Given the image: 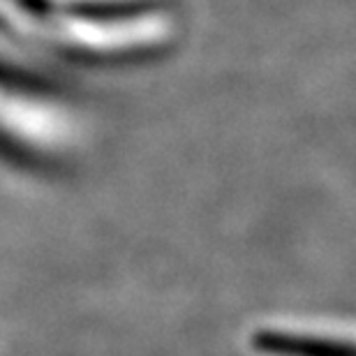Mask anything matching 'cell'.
Listing matches in <instances>:
<instances>
[{
	"label": "cell",
	"mask_w": 356,
	"mask_h": 356,
	"mask_svg": "<svg viewBox=\"0 0 356 356\" xmlns=\"http://www.w3.org/2000/svg\"><path fill=\"white\" fill-rule=\"evenodd\" d=\"M250 343L261 356H354L350 340L287 329H259Z\"/></svg>",
	"instance_id": "obj_1"
}]
</instances>
